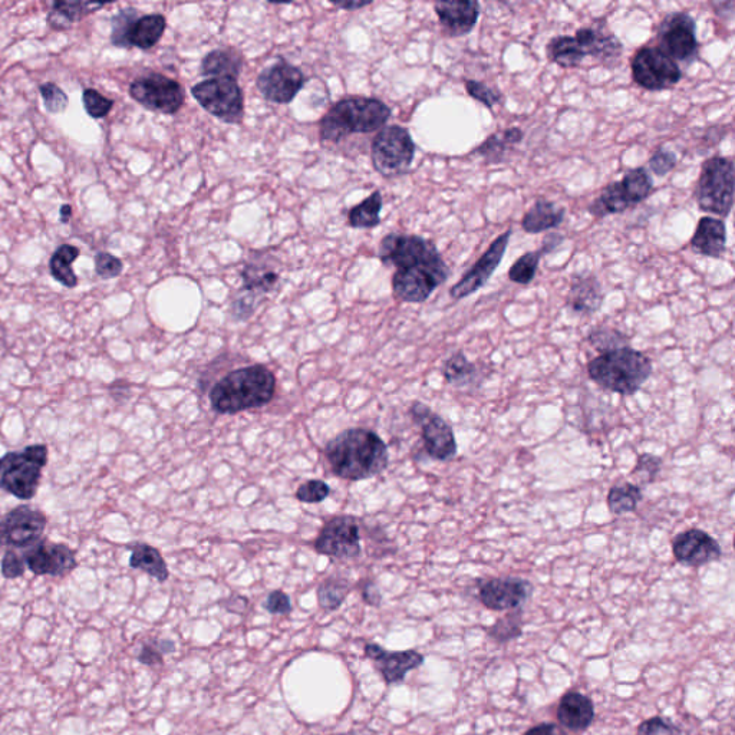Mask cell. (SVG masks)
Returning a JSON list of instances; mask_svg holds the SVG:
<instances>
[{
    "label": "cell",
    "instance_id": "obj_10",
    "mask_svg": "<svg viewBox=\"0 0 735 735\" xmlns=\"http://www.w3.org/2000/svg\"><path fill=\"white\" fill-rule=\"evenodd\" d=\"M191 94L207 112L227 124H239L245 114V98L234 79L210 78L194 85Z\"/></svg>",
    "mask_w": 735,
    "mask_h": 735
},
{
    "label": "cell",
    "instance_id": "obj_44",
    "mask_svg": "<svg viewBox=\"0 0 735 735\" xmlns=\"http://www.w3.org/2000/svg\"><path fill=\"white\" fill-rule=\"evenodd\" d=\"M588 341L591 342L598 351H601L602 354L603 352L613 351V349L629 346L628 336L612 328L593 329L591 334L588 336Z\"/></svg>",
    "mask_w": 735,
    "mask_h": 735
},
{
    "label": "cell",
    "instance_id": "obj_11",
    "mask_svg": "<svg viewBox=\"0 0 735 735\" xmlns=\"http://www.w3.org/2000/svg\"><path fill=\"white\" fill-rule=\"evenodd\" d=\"M166 26L163 15L138 16L135 9H124L112 18L111 42L118 48L148 51L158 44Z\"/></svg>",
    "mask_w": 735,
    "mask_h": 735
},
{
    "label": "cell",
    "instance_id": "obj_40",
    "mask_svg": "<svg viewBox=\"0 0 735 735\" xmlns=\"http://www.w3.org/2000/svg\"><path fill=\"white\" fill-rule=\"evenodd\" d=\"M381 209L382 196L379 191H375L367 200L359 203L354 209L349 210V226L354 227V229H374L381 222V219H379Z\"/></svg>",
    "mask_w": 735,
    "mask_h": 735
},
{
    "label": "cell",
    "instance_id": "obj_52",
    "mask_svg": "<svg viewBox=\"0 0 735 735\" xmlns=\"http://www.w3.org/2000/svg\"><path fill=\"white\" fill-rule=\"evenodd\" d=\"M677 156L672 151L665 150V148H658L652 157L649 158V168L652 173L658 177L667 176L669 171L674 170L677 166Z\"/></svg>",
    "mask_w": 735,
    "mask_h": 735
},
{
    "label": "cell",
    "instance_id": "obj_20",
    "mask_svg": "<svg viewBox=\"0 0 735 735\" xmlns=\"http://www.w3.org/2000/svg\"><path fill=\"white\" fill-rule=\"evenodd\" d=\"M48 517L41 510L31 506H19L5 514L0 522V530L5 537V545L23 549L31 547L44 535Z\"/></svg>",
    "mask_w": 735,
    "mask_h": 735
},
{
    "label": "cell",
    "instance_id": "obj_29",
    "mask_svg": "<svg viewBox=\"0 0 735 735\" xmlns=\"http://www.w3.org/2000/svg\"><path fill=\"white\" fill-rule=\"evenodd\" d=\"M690 246L697 255L720 259L727 249V229L721 219L702 217L697 224Z\"/></svg>",
    "mask_w": 735,
    "mask_h": 735
},
{
    "label": "cell",
    "instance_id": "obj_2",
    "mask_svg": "<svg viewBox=\"0 0 735 735\" xmlns=\"http://www.w3.org/2000/svg\"><path fill=\"white\" fill-rule=\"evenodd\" d=\"M326 460L335 476L345 480H368L388 467V448L377 433L352 428L336 435L325 448Z\"/></svg>",
    "mask_w": 735,
    "mask_h": 735
},
{
    "label": "cell",
    "instance_id": "obj_27",
    "mask_svg": "<svg viewBox=\"0 0 735 735\" xmlns=\"http://www.w3.org/2000/svg\"><path fill=\"white\" fill-rule=\"evenodd\" d=\"M556 717L560 727L573 733H583L595 721V704L588 695L569 691L560 698Z\"/></svg>",
    "mask_w": 735,
    "mask_h": 735
},
{
    "label": "cell",
    "instance_id": "obj_53",
    "mask_svg": "<svg viewBox=\"0 0 735 735\" xmlns=\"http://www.w3.org/2000/svg\"><path fill=\"white\" fill-rule=\"evenodd\" d=\"M2 575L6 579H18L25 575V560L13 550H6L2 559Z\"/></svg>",
    "mask_w": 735,
    "mask_h": 735
},
{
    "label": "cell",
    "instance_id": "obj_55",
    "mask_svg": "<svg viewBox=\"0 0 735 735\" xmlns=\"http://www.w3.org/2000/svg\"><path fill=\"white\" fill-rule=\"evenodd\" d=\"M361 593L362 599H364V602L367 603V605L375 606V608L381 606V592H379L378 586L375 585L374 582H371V580H367V582H364V585H362Z\"/></svg>",
    "mask_w": 735,
    "mask_h": 735
},
{
    "label": "cell",
    "instance_id": "obj_33",
    "mask_svg": "<svg viewBox=\"0 0 735 735\" xmlns=\"http://www.w3.org/2000/svg\"><path fill=\"white\" fill-rule=\"evenodd\" d=\"M104 6V3L55 2L49 12L48 22L55 31H67L75 23L82 21L85 16L91 15Z\"/></svg>",
    "mask_w": 735,
    "mask_h": 735
},
{
    "label": "cell",
    "instance_id": "obj_45",
    "mask_svg": "<svg viewBox=\"0 0 735 735\" xmlns=\"http://www.w3.org/2000/svg\"><path fill=\"white\" fill-rule=\"evenodd\" d=\"M82 102H84L85 111L94 120L107 117L114 108V101L104 97L97 90H92V88H87L82 92Z\"/></svg>",
    "mask_w": 735,
    "mask_h": 735
},
{
    "label": "cell",
    "instance_id": "obj_36",
    "mask_svg": "<svg viewBox=\"0 0 735 735\" xmlns=\"http://www.w3.org/2000/svg\"><path fill=\"white\" fill-rule=\"evenodd\" d=\"M546 56L550 62L563 69L578 68L583 56L575 36H556L546 45Z\"/></svg>",
    "mask_w": 735,
    "mask_h": 735
},
{
    "label": "cell",
    "instance_id": "obj_32",
    "mask_svg": "<svg viewBox=\"0 0 735 735\" xmlns=\"http://www.w3.org/2000/svg\"><path fill=\"white\" fill-rule=\"evenodd\" d=\"M523 131L512 127L500 133L491 134L484 143L474 148L473 156L483 157L489 163H502L507 154L523 141Z\"/></svg>",
    "mask_w": 735,
    "mask_h": 735
},
{
    "label": "cell",
    "instance_id": "obj_13",
    "mask_svg": "<svg viewBox=\"0 0 735 735\" xmlns=\"http://www.w3.org/2000/svg\"><path fill=\"white\" fill-rule=\"evenodd\" d=\"M657 48L675 62L690 65L697 61L700 44L697 39V23L690 13H669L659 23Z\"/></svg>",
    "mask_w": 735,
    "mask_h": 735
},
{
    "label": "cell",
    "instance_id": "obj_24",
    "mask_svg": "<svg viewBox=\"0 0 735 735\" xmlns=\"http://www.w3.org/2000/svg\"><path fill=\"white\" fill-rule=\"evenodd\" d=\"M575 39L585 58L586 56H592L596 61L609 68L618 65L622 51H624L621 41L616 38L611 29H608L605 22L583 26L576 32Z\"/></svg>",
    "mask_w": 735,
    "mask_h": 735
},
{
    "label": "cell",
    "instance_id": "obj_31",
    "mask_svg": "<svg viewBox=\"0 0 735 735\" xmlns=\"http://www.w3.org/2000/svg\"><path fill=\"white\" fill-rule=\"evenodd\" d=\"M242 67V56L234 49H214L201 62V74L212 79L227 78L237 81Z\"/></svg>",
    "mask_w": 735,
    "mask_h": 735
},
{
    "label": "cell",
    "instance_id": "obj_3",
    "mask_svg": "<svg viewBox=\"0 0 735 735\" xmlns=\"http://www.w3.org/2000/svg\"><path fill=\"white\" fill-rule=\"evenodd\" d=\"M276 391V378L263 365H252L229 372L213 385L210 404L216 413L233 415L265 407Z\"/></svg>",
    "mask_w": 735,
    "mask_h": 735
},
{
    "label": "cell",
    "instance_id": "obj_8",
    "mask_svg": "<svg viewBox=\"0 0 735 735\" xmlns=\"http://www.w3.org/2000/svg\"><path fill=\"white\" fill-rule=\"evenodd\" d=\"M654 189L651 176L644 167L632 168L621 181H613L603 187L601 194L589 204L588 212L595 219L634 209L648 199Z\"/></svg>",
    "mask_w": 735,
    "mask_h": 735
},
{
    "label": "cell",
    "instance_id": "obj_26",
    "mask_svg": "<svg viewBox=\"0 0 735 735\" xmlns=\"http://www.w3.org/2000/svg\"><path fill=\"white\" fill-rule=\"evenodd\" d=\"M434 9L440 19L441 28L447 36L470 34L479 21L480 3L476 0L437 2Z\"/></svg>",
    "mask_w": 735,
    "mask_h": 735
},
{
    "label": "cell",
    "instance_id": "obj_12",
    "mask_svg": "<svg viewBox=\"0 0 735 735\" xmlns=\"http://www.w3.org/2000/svg\"><path fill=\"white\" fill-rule=\"evenodd\" d=\"M632 78L645 91L671 90L680 84V65L657 46L638 49L631 59Z\"/></svg>",
    "mask_w": 735,
    "mask_h": 735
},
{
    "label": "cell",
    "instance_id": "obj_47",
    "mask_svg": "<svg viewBox=\"0 0 735 735\" xmlns=\"http://www.w3.org/2000/svg\"><path fill=\"white\" fill-rule=\"evenodd\" d=\"M464 87L471 98L486 105L487 108H493L494 105L503 101V95L499 91L493 90L489 85L476 81V79H467Z\"/></svg>",
    "mask_w": 735,
    "mask_h": 735
},
{
    "label": "cell",
    "instance_id": "obj_48",
    "mask_svg": "<svg viewBox=\"0 0 735 735\" xmlns=\"http://www.w3.org/2000/svg\"><path fill=\"white\" fill-rule=\"evenodd\" d=\"M662 468V458L654 456V454H641L636 461V467L632 471V476L641 480V483H654L657 479L659 471Z\"/></svg>",
    "mask_w": 735,
    "mask_h": 735
},
{
    "label": "cell",
    "instance_id": "obj_21",
    "mask_svg": "<svg viewBox=\"0 0 735 735\" xmlns=\"http://www.w3.org/2000/svg\"><path fill=\"white\" fill-rule=\"evenodd\" d=\"M510 236H512V232L507 230L506 233L500 234L491 243L489 249L477 260L476 265L464 273L463 278L458 280L456 285L451 288V298L460 301V299L473 295L489 282L494 270L499 268L500 263H502L504 253H506L507 246H509Z\"/></svg>",
    "mask_w": 735,
    "mask_h": 735
},
{
    "label": "cell",
    "instance_id": "obj_35",
    "mask_svg": "<svg viewBox=\"0 0 735 735\" xmlns=\"http://www.w3.org/2000/svg\"><path fill=\"white\" fill-rule=\"evenodd\" d=\"M444 379L454 387H471L481 379V369L479 365L468 361L463 352L458 351L451 355L443 365Z\"/></svg>",
    "mask_w": 735,
    "mask_h": 735
},
{
    "label": "cell",
    "instance_id": "obj_34",
    "mask_svg": "<svg viewBox=\"0 0 735 735\" xmlns=\"http://www.w3.org/2000/svg\"><path fill=\"white\" fill-rule=\"evenodd\" d=\"M131 549L130 566L133 569L143 570L151 578L164 583L170 578L166 560L156 547L147 543H134L128 546Z\"/></svg>",
    "mask_w": 735,
    "mask_h": 735
},
{
    "label": "cell",
    "instance_id": "obj_58",
    "mask_svg": "<svg viewBox=\"0 0 735 735\" xmlns=\"http://www.w3.org/2000/svg\"><path fill=\"white\" fill-rule=\"evenodd\" d=\"M372 2H332V5L339 9H345V11H354V9H362L365 6L371 5Z\"/></svg>",
    "mask_w": 735,
    "mask_h": 735
},
{
    "label": "cell",
    "instance_id": "obj_56",
    "mask_svg": "<svg viewBox=\"0 0 735 735\" xmlns=\"http://www.w3.org/2000/svg\"><path fill=\"white\" fill-rule=\"evenodd\" d=\"M523 735H568L559 724L542 723L527 730Z\"/></svg>",
    "mask_w": 735,
    "mask_h": 735
},
{
    "label": "cell",
    "instance_id": "obj_6",
    "mask_svg": "<svg viewBox=\"0 0 735 735\" xmlns=\"http://www.w3.org/2000/svg\"><path fill=\"white\" fill-rule=\"evenodd\" d=\"M48 458L49 450L45 444L6 453L0 457V489L19 500L34 499Z\"/></svg>",
    "mask_w": 735,
    "mask_h": 735
},
{
    "label": "cell",
    "instance_id": "obj_54",
    "mask_svg": "<svg viewBox=\"0 0 735 735\" xmlns=\"http://www.w3.org/2000/svg\"><path fill=\"white\" fill-rule=\"evenodd\" d=\"M263 608L272 615H289L292 612V603H290V598L285 592L273 591L269 593L268 598L263 603Z\"/></svg>",
    "mask_w": 735,
    "mask_h": 735
},
{
    "label": "cell",
    "instance_id": "obj_25",
    "mask_svg": "<svg viewBox=\"0 0 735 735\" xmlns=\"http://www.w3.org/2000/svg\"><path fill=\"white\" fill-rule=\"evenodd\" d=\"M365 657L374 662V667L388 685L400 684L408 672L420 668L425 661L424 655L414 649L388 651L378 644L365 645Z\"/></svg>",
    "mask_w": 735,
    "mask_h": 735
},
{
    "label": "cell",
    "instance_id": "obj_37",
    "mask_svg": "<svg viewBox=\"0 0 735 735\" xmlns=\"http://www.w3.org/2000/svg\"><path fill=\"white\" fill-rule=\"evenodd\" d=\"M642 497L644 494H642L641 486L624 481V483L615 484L609 490L606 500H608L609 510L615 516H622V514L635 512L636 507L642 502Z\"/></svg>",
    "mask_w": 735,
    "mask_h": 735
},
{
    "label": "cell",
    "instance_id": "obj_62",
    "mask_svg": "<svg viewBox=\"0 0 735 735\" xmlns=\"http://www.w3.org/2000/svg\"><path fill=\"white\" fill-rule=\"evenodd\" d=\"M476 735H479V734H476Z\"/></svg>",
    "mask_w": 735,
    "mask_h": 735
},
{
    "label": "cell",
    "instance_id": "obj_60",
    "mask_svg": "<svg viewBox=\"0 0 735 735\" xmlns=\"http://www.w3.org/2000/svg\"><path fill=\"white\" fill-rule=\"evenodd\" d=\"M339 735H374L371 733V731L365 730V728H362L361 731H349V733L345 734H339Z\"/></svg>",
    "mask_w": 735,
    "mask_h": 735
},
{
    "label": "cell",
    "instance_id": "obj_1",
    "mask_svg": "<svg viewBox=\"0 0 735 735\" xmlns=\"http://www.w3.org/2000/svg\"><path fill=\"white\" fill-rule=\"evenodd\" d=\"M378 256L384 265L397 269L392 276V290L402 302L427 301L450 276V269L434 243L415 234H388L379 246Z\"/></svg>",
    "mask_w": 735,
    "mask_h": 735
},
{
    "label": "cell",
    "instance_id": "obj_5",
    "mask_svg": "<svg viewBox=\"0 0 735 735\" xmlns=\"http://www.w3.org/2000/svg\"><path fill=\"white\" fill-rule=\"evenodd\" d=\"M390 117V107L377 98H345L322 118L321 140L338 143L348 135L374 133L385 127Z\"/></svg>",
    "mask_w": 735,
    "mask_h": 735
},
{
    "label": "cell",
    "instance_id": "obj_16",
    "mask_svg": "<svg viewBox=\"0 0 735 735\" xmlns=\"http://www.w3.org/2000/svg\"><path fill=\"white\" fill-rule=\"evenodd\" d=\"M410 414L414 423L421 427V438L428 456L437 461H450L457 456L456 435L443 417L423 402H414Z\"/></svg>",
    "mask_w": 735,
    "mask_h": 735
},
{
    "label": "cell",
    "instance_id": "obj_4",
    "mask_svg": "<svg viewBox=\"0 0 735 735\" xmlns=\"http://www.w3.org/2000/svg\"><path fill=\"white\" fill-rule=\"evenodd\" d=\"M651 359L631 346L603 352L588 364L589 378L602 390L631 397L651 378Z\"/></svg>",
    "mask_w": 735,
    "mask_h": 735
},
{
    "label": "cell",
    "instance_id": "obj_42",
    "mask_svg": "<svg viewBox=\"0 0 735 735\" xmlns=\"http://www.w3.org/2000/svg\"><path fill=\"white\" fill-rule=\"evenodd\" d=\"M545 255V250L542 247L535 250V252L524 253L510 268L509 279L517 285H529L535 279L540 259Z\"/></svg>",
    "mask_w": 735,
    "mask_h": 735
},
{
    "label": "cell",
    "instance_id": "obj_49",
    "mask_svg": "<svg viewBox=\"0 0 735 735\" xmlns=\"http://www.w3.org/2000/svg\"><path fill=\"white\" fill-rule=\"evenodd\" d=\"M39 90H41L46 111L51 112V114H61V112L67 110V94L58 85L54 84V82H46V84L41 85Z\"/></svg>",
    "mask_w": 735,
    "mask_h": 735
},
{
    "label": "cell",
    "instance_id": "obj_41",
    "mask_svg": "<svg viewBox=\"0 0 735 735\" xmlns=\"http://www.w3.org/2000/svg\"><path fill=\"white\" fill-rule=\"evenodd\" d=\"M349 591H351V585L348 580L338 578V576L325 579L318 588L319 605L325 611L334 612L341 608Z\"/></svg>",
    "mask_w": 735,
    "mask_h": 735
},
{
    "label": "cell",
    "instance_id": "obj_7",
    "mask_svg": "<svg viewBox=\"0 0 735 735\" xmlns=\"http://www.w3.org/2000/svg\"><path fill=\"white\" fill-rule=\"evenodd\" d=\"M735 189L734 161L713 157L704 161L695 184L694 197L701 212L727 217L733 210Z\"/></svg>",
    "mask_w": 735,
    "mask_h": 735
},
{
    "label": "cell",
    "instance_id": "obj_50",
    "mask_svg": "<svg viewBox=\"0 0 735 735\" xmlns=\"http://www.w3.org/2000/svg\"><path fill=\"white\" fill-rule=\"evenodd\" d=\"M331 493V487L322 480H309L296 491V499L302 503H322Z\"/></svg>",
    "mask_w": 735,
    "mask_h": 735
},
{
    "label": "cell",
    "instance_id": "obj_30",
    "mask_svg": "<svg viewBox=\"0 0 735 735\" xmlns=\"http://www.w3.org/2000/svg\"><path fill=\"white\" fill-rule=\"evenodd\" d=\"M565 209L557 206L553 201L540 197L533 204L532 209L524 214L522 227L524 232L537 234L546 230L557 229L565 220Z\"/></svg>",
    "mask_w": 735,
    "mask_h": 735
},
{
    "label": "cell",
    "instance_id": "obj_23",
    "mask_svg": "<svg viewBox=\"0 0 735 735\" xmlns=\"http://www.w3.org/2000/svg\"><path fill=\"white\" fill-rule=\"evenodd\" d=\"M672 555L681 565L701 568L720 560L723 549L720 543L704 530L690 529L675 537L672 542Z\"/></svg>",
    "mask_w": 735,
    "mask_h": 735
},
{
    "label": "cell",
    "instance_id": "obj_22",
    "mask_svg": "<svg viewBox=\"0 0 735 735\" xmlns=\"http://www.w3.org/2000/svg\"><path fill=\"white\" fill-rule=\"evenodd\" d=\"M305 82L301 69L286 61H279L257 77V88L266 100L276 104H289L302 90Z\"/></svg>",
    "mask_w": 735,
    "mask_h": 735
},
{
    "label": "cell",
    "instance_id": "obj_59",
    "mask_svg": "<svg viewBox=\"0 0 735 735\" xmlns=\"http://www.w3.org/2000/svg\"><path fill=\"white\" fill-rule=\"evenodd\" d=\"M71 213H72L71 206H68V204H65V206H62V209H61L62 222L67 223L69 217H71Z\"/></svg>",
    "mask_w": 735,
    "mask_h": 735
},
{
    "label": "cell",
    "instance_id": "obj_39",
    "mask_svg": "<svg viewBox=\"0 0 735 735\" xmlns=\"http://www.w3.org/2000/svg\"><path fill=\"white\" fill-rule=\"evenodd\" d=\"M523 625V609H513L486 628V634L497 644H509L523 635Z\"/></svg>",
    "mask_w": 735,
    "mask_h": 735
},
{
    "label": "cell",
    "instance_id": "obj_28",
    "mask_svg": "<svg viewBox=\"0 0 735 735\" xmlns=\"http://www.w3.org/2000/svg\"><path fill=\"white\" fill-rule=\"evenodd\" d=\"M603 298L605 295L601 282L595 275L592 273L573 275L566 299L570 311L580 316L595 315L601 309Z\"/></svg>",
    "mask_w": 735,
    "mask_h": 735
},
{
    "label": "cell",
    "instance_id": "obj_14",
    "mask_svg": "<svg viewBox=\"0 0 735 735\" xmlns=\"http://www.w3.org/2000/svg\"><path fill=\"white\" fill-rule=\"evenodd\" d=\"M130 95L147 110L173 115L183 107V87L174 79L161 74H147L130 85Z\"/></svg>",
    "mask_w": 735,
    "mask_h": 735
},
{
    "label": "cell",
    "instance_id": "obj_38",
    "mask_svg": "<svg viewBox=\"0 0 735 735\" xmlns=\"http://www.w3.org/2000/svg\"><path fill=\"white\" fill-rule=\"evenodd\" d=\"M81 252L78 247L72 245H62L55 250L51 259V273L55 280H58L65 288H75L78 285V278L72 269V263L78 259Z\"/></svg>",
    "mask_w": 735,
    "mask_h": 735
},
{
    "label": "cell",
    "instance_id": "obj_61",
    "mask_svg": "<svg viewBox=\"0 0 735 735\" xmlns=\"http://www.w3.org/2000/svg\"><path fill=\"white\" fill-rule=\"evenodd\" d=\"M5 545V537H3L2 530H0V547Z\"/></svg>",
    "mask_w": 735,
    "mask_h": 735
},
{
    "label": "cell",
    "instance_id": "obj_19",
    "mask_svg": "<svg viewBox=\"0 0 735 735\" xmlns=\"http://www.w3.org/2000/svg\"><path fill=\"white\" fill-rule=\"evenodd\" d=\"M22 557L25 565L36 576L64 578L78 565L77 555L71 547L48 539L39 540Z\"/></svg>",
    "mask_w": 735,
    "mask_h": 735
},
{
    "label": "cell",
    "instance_id": "obj_9",
    "mask_svg": "<svg viewBox=\"0 0 735 735\" xmlns=\"http://www.w3.org/2000/svg\"><path fill=\"white\" fill-rule=\"evenodd\" d=\"M371 150L375 170L388 179L407 173L415 156V144L410 131L400 125H391L379 131L372 141Z\"/></svg>",
    "mask_w": 735,
    "mask_h": 735
},
{
    "label": "cell",
    "instance_id": "obj_51",
    "mask_svg": "<svg viewBox=\"0 0 735 735\" xmlns=\"http://www.w3.org/2000/svg\"><path fill=\"white\" fill-rule=\"evenodd\" d=\"M124 265L118 257L107 252L98 253L95 256V272L102 279H114L123 273Z\"/></svg>",
    "mask_w": 735,
    "mask_h": 735
},
{
    "label": "cell",
    "instance_id": "obj_43",
    "mask_svg": "<svg viewBox=\"0 0 735 735\" xmlns=\"http://www.w3.org/2000/svg\"><path fill=\"white\" fill-rule=\"evenodd\" d=\"M174 651H176V644L170 639H153L141 646L137 658L147 667H160L164 664V655L173 654Z\"/></svg>",
    "mask_w": 735,
    "mask_h": 735
},
{
    "label": "cell",
    "instance_id": "obj_57",
    "mask_svg": "<svg viewBox=\"0 0 735 735\" xmlns=\"http://www.w3.org/2000/svg\"><path fill=\"white\" fill-rule=\"evenodd\" d=\"M247 603L249 602H247V599L243 598V596H233L232 599L224 602V606H226V609L229 612L243 613L246 611Z\"/></svg>",
    "mask_w": 735,
    "mask_h": 735
},
{
    "label": "cell",
    "instance_id": "obj_17",
    "mask_svg": "<svg viewBox=\"0 0 735 735\" xmlns=\"http://www.w3.org/2000/svg\"><path fill=\"white\" fill-rule=\"evenodd\" d=\"M242 290L232 303V313L237 321H245L255 312L257 299L270 293L279 283V272L275 265L263 260L247 263L242 273Z\"/></svg>",
    "mask_w": 735,
    "mask_h": 735
},
{
    "label": "cell",
    "instance_id": "obj_15",
    "mask_svg": "<svg viewBox=\"0 0 735 735\" xmlns=\"http://www.w3.org/2000/svg\"><path fill=\"white\" fill-rule=\"evenodd\" d=\"M319 555L351 560L361 555V526L354 516H336L322 527L313 543Z\"/></svg>",
    "mask_w": 735,
    "mask_h": 735
},
{
    "label": "cell",
    "instance_id": "obj_46",
    "mask_svg": "<svg viewBox=\"0 0 735 735\" xmlns=\"http://www.w3.org/2000/svg\"><path fill=\"white\" fill-rule=\"evenodd\" d=\"M636 735H687L682 731L680 725L669 720V718L657 717L648 718L642 721L636 728Z\"/></svg>",
    "mask_w": 735,
    "mask_h": 735
},
{
    "label": "cell",
    "instance_id": "obj_18",
    "mask_svg": "<svg viewBox=\"0 0 735 735\" xmlns=\"http://www.w3.org/2000/svg\"><path fill=\"white\" fill-rule=\"evenodd\" d=\"M532 582L516 576L479 580L477 598L484 608L490 611L504 612L522 608L532 598Z\"/></svg>",
    "mask_w": 735,
    "mask_h": 735
}]
</instances>
